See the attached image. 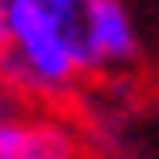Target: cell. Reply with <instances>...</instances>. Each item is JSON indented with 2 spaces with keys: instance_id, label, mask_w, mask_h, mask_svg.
I'll return each mask as SVG.
<instances>
[{
  "instance_id": "cell-1",
  "label": "cell",
  "mask_w": 159,
  "mask_h": 159,
  "mask_svg": "<svg viewBox=\"0 0 159 159\" xmlns=\"http://www.w3.org/2000/svg\"><path fill=\"white\" fill-rule=\"evenodd\" d=\"M8 46L25 67L30 92H67L84 75L71 42L38 0H8Z\"/></svg>"
},
{
  "instance_id": "cell-2",
  "label": "cell",
  "mask_w": 159,
  "mask_h": 159,
  "mask_svg": "<svg viewBox=\"0 0 159 159\" xmlns=\"http://www.w3.org/2000/svg\"><path fill=\"white\" fill-rule=\"evenodd\" d=\"M80 143L63 121L0 113V159H75Z\"/></svg>"
},
{
  "instance_id": "cell-3",
  "label": "cell",
  "mask_w": 159,
  "mask_h": 159,
  "mask_svg": "<svg viewBox=\"0 0 159 159\" xmlns=\"http://www.w3.org/2000/svg\"><path fill=\"white\" fill-rule=\"evenodd\" d=\"M92 50L101 67H130L138 59V25L126 0H96L92 4Z\"/></svg>"
},
{
  "instance_id": "cell-4",
  "label": "cell",
  "mask_w": 159,
  "mask_h": 159,
  "mask_svg": "<svg viewBox=\"0 0 159 159\" xmlns=\"http://www.w3.org/2000/svg\"><path fill=\"white\" fill-rule=\"evenodd\" d=\"M38 4L55 17V25L63 30V38L71 42L80 67H84V71H101L96 50H92V4L96 0H38Z\"/></svg>"
},
{
  "instance_id": "cell-5",
  "label": "cell",
  "mask_w": 159,
  "mask_h": 159,
  "mask_svg": "<svg viewBox=\"0 0 159 159\" xmlns=\"http://www.w3.org/2000/svg\"><path fill=\"white\" fill-rule=\"evenodd\" d=\"M8 42V4H0V46Z\"/></svg>"
},
{
  "instance_id": "cell-6",
  "label": "cell",
  "mask_w": 159,
  "mask_h": 159,
  "mask_svg": "<svg viewBox=\"0 0 159 159\" xmlns=\"http://www.w3.org/2000/svg\"><path fill=\"white\" fill-rule=\"evenodd\" d=\"M0 4H8V0H0Z\"/></svg>"
}]
</instances>
